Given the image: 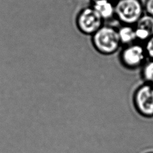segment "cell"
I'll return each instance as SVG.
<instances>
[{
    "label": "cell",
    "mask_w": 153,
    "mask_h": 153,
    "mask_svg": "<svg viewBox=\"0 0 153 153\" xmlns=\"http://www.w3.org/2000/svg\"><path fill=\"white\" fill-rule=\"evenodd\" d=\"M149 153H153V152H149Z\"/></svg>",
    "instance_id": "9a60e30c"
},
{
    "label": "cell",
    "mask_w": 153,
    "mask_h": 153,
    "mask_svg": "<svg viewBox=\"0 0 153 153\" xmlns=\"http://www.w3.org/2000/svg\"><path fill=\"white\" fill-rule=\"evenodd\" d=\"M91 41L94 49L103 55L114 54L121 45L117 29L109 26H102L92 35Z\"/></svg>",
    "instance_id": "6da1fadb"
},
{
    "label": "cell",
    "mask_w": 153,
    "mask_h": 153,
    "mask_svg": "<svg viewBox=\"0 0 153 153\" xmlns=\"http://www.w3.org/2000/svg\"><path fill=\"white\" fill-rule=\"evenodd\" d=\"M136 39L146 41L153 36V17L145 14L135 25Z\"/></svg>",
    "instance_id": "8992f818"
},
{
    "label": "cell",
    "mask_w": 153,
    "mask_h": 153,
    "mask_svg": "<svg viewBox=\"0 0 153 153\" xmlns=\"http://www.w3.org/2000/svg\"><path fill=\"white\" fill-rule=\"evenodd\" d=\"M103 21L91 6L82 8L78 13L76 18V25L82 33L92 36L103 26Z\"/></svg>",
    "instance_id": "3957f363"
},
{
    "label": "cell",
    "mask_w": 153,
    "mask_h": 153,
    "mask_svg": "<svg viewBox=\"0 0 153 153\" xmlns=\"http://www.w3.org/2000/svg\"><path fill=\"white\" fill-rule=\"evenodd\" d=\"M96 1V0H91V1H92V2H93V1Z\"/></svg>",
    "instance_id": "7c38bea8"
},
{
    "label": "cell",
    "mask_w": 153,
    "mask_h": 153,
    "mask_svg": "<svg viewBox=\"0 0 153 153\" xmlns=\"http://www.w3.org/2000/svg\"><path fill=\"white\" fill-rule=\"evenodd\" d=\"M91 7L103 20H107L115 16V5L111 0H96L92 2Z\"/></svg>",
    "instance_id": "52a82bcc"
},
{
    "label": "cell",
    "mask_w": 153,
    "mask_h": 153,
    "mask_svg": "<svg viewBox=\"0 0 153 153\" xmlns=\"http://www.w3.org/2000/svg\"><path fill=\"white\" fill-rule=\"evenodd\" d=\"M117 30L121 44L130 45L137 40L134 27L131 25H123Z\"/></svg>",
    "instance_id": "ba28073f"
},
{
    "label": "cell",
    "mask_w": 153,
    "mask_h": 153,
    "mask_svg": "<svg viewBox=\"0 0 153 153\" xmlns=\"http://www.w3.org/2000/svg\"><path fill=\"white\" fill-rule=\"evenodd\" d=\"M112 1V0H111ZM115 1H118V0H115Z\"/></svg>",
    "instance_id": "4fadbf2b"
},
{
    "label": "cell",
    "mask_w": 153,
    "mask_h": 153,
    "mask_svg": "<svg viewBox=\"0 0 153 153\" xmlns=\"http://www.w3.org/2000/svg\"><path fill=\"white\" fill-rule=\"evenodd\" d=\"M146 44L144 46L146 54L150 60H153V36L145 41Z\"/></svg>",
    "instance_id": "30bf717a"
},
{
    "label": "cell",
    "mask_w": 153,
    "mask_h": 153,
    "mask_svg": "<svg viewBox=\"0 0 153 153\" xmlns=\"http://www.w3.org/2000/svg\"><path fill=\"white\" fill-rule=\"evenodd\" d=\"M146 57L144 46L134 42L124 47L120 53L119 59L124 67L135 69L143 65Z\"/></svg>",
    "instance_id": "277c9868"
},
{
    "label": "cell",
    "mask_w": 153,
    "mask_h": 153,
    "mask_svg": "<svg viewBox=\"0 0 153 153\" xmlns=\"http://www.w3.org/2000/svg\"><path fill=\"white\" fill-rule=\"evenodd\" d=\"M140 0H118L115 4V16L123 25H136L144 14Z\"/></svg>",
    "instance_id": "7a4b0ae2"
},
{
    "label": "cell",
    "mask_w": 153,
    "mask_h": 153,
    "mask_svg": "<svg viewBox=\"0 0 153 153\" xmlns=\"http://www.w3.org/2000/svg\"><path fill=\"white\" fill-rule=\"evenodd\" d=\"M143 7L146 14L153 17V0H145Z\"/></svg>",
    "instance_id": "8fae6325"
},
{
    "label": "cell",
    "mask_w": 153,
    "mask_h": 153,
    "mask_svg": "<svg viewBox=\"0 0 153 153\" xmlns=\"http://www.w3.org/2000/svg\"><path fill=\"white\" fill-rule=\"evenodd\" d=\"M133 103L140 115L153 117V85L145 82L138 87L133 94Z\"/></svg>",
    "instance_id": "5b68a950"
},
{
    "label": "cell",
    "mask_w": 153,
    "mask_h": 153,
    "mask_svg": "<svg viewBox=\"0 0 153 153\" xmlns=\"http://www.w3.org/2000/svg\"><path fill=\"white\" fill-rule=\"evenodd\" d=\"M142 76L146 83H153V60H150L142 66Z\"/></svg>",
    "instance_id": "9c48e42d"
},
{
    "label": "cell",
    "mask_w": 153,
    "mask_h": 153,
    "mask_svg": "<svg viewBox=\"0 0 153 153\" xmlns=\"http://www.w3.org/2000/svg\"><path fill=\"white\" fill-rule=\"evenodd\" d=\"M152 84V85H153V83H152V84Z\"/></svg>",
    "instance_id": "5bb4252c"
}]
</instances>
